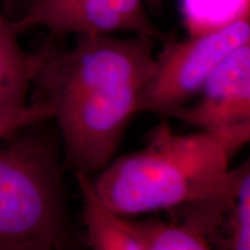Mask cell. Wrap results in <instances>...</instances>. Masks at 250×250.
Listing matches in <instances>:
<instances>
[{
    "mask_svg": "<svg viewBox=\"0 0 250 250\" xmlns=\"http://www.w3.org/2000/svg\"><path fill=\"white\" fill-rule=\"evenodd\" d=\"M165 0H145V5H147L151 9H159L164 4Z\"/></svg>",
    "mask_w": 250,
    "mask_h": 250,
    "instance_id": "7c38bea8",
    "label": "cell"
},
{
    "mask_svg": "<svg viewBox=\"0 0 250 250\" xmlns=\"http://www.w3.org/2000/svg\"><path fill=\"white\" fill-rule=\"evenodd\" d=\"M205 236L212 250H250V170Z\"/></svg>",
    "mask_w": 250,
    "mask_h": 250,
    "instance_id": "9c48e42d",
    "label": "cell"
},
{
    "mask_svg": "<svg viewBox=\"0 0 250 250\" xmlns=\"http://www.w3.org/2000/svg\"><path fill=\"white\" fill-rule=\"evenodd\" d=\"M37 125L0 145V250L62 249L65 242L58 149Z\"/></svg>",
    "mask_w": 250,
    "mask_h": 250,
    "instance_id": "3957f363",
    "label": "cell"
},
{
    "mask_svg": "<svg viewBox=\"0 0 250 250\" xmlns=\"http://www.w3.org/2000/svg\"><path fill=\"white\" fill-rule=\"evenodd\" d=\"M124 219L146 250H212L201 228L186 221Z\"/></svg>",
    "mask_w": 250,
    "mask_h": 250,
    "instance_id": "30bf717a",
    "label": "cell"
},
{
    "mask_svg": "<svg viewBox=\"0 0 250 250\" xmlns=\"http://www.w3.org/2000/svg\"><path fill=\"white\" fill-rule=\"evenodd\" d=\"M52 118L51 109L42 101L30 102L17 111L0 112V140H4L24 127L43 123Z\"/></svg>",
    "mask_w": 250,
    "mask_h": 250,
    "instance_id": "8fae6325",
    "label": "cell"
},
{
    "mask_svg": "<svg viewBox=\"0 0 250 250\" xmlns=\"http://www.w3.org/2000/svg\"><path fill=\"white\" fill-rule=\"evenodd\" d=\"M21 31L14 18L0 13V112L17 111L29 104L41 62L39 52H28L20 44Z\"/></svg>",
    "mask_w": 250,
    "mask_h": 250,
    "instance_id": "52a82bcc",
    "label": "cell"
},
{
    "mask_svg": "<svg viewBox=\"0 0 250 250\" xmlns=\"http://www.w3.org/2000/svg\"><path fill=\"white\" fill-rule=\"evenodd\" d=\"M83 202V218L90 250H146L124 218L109 211L96 196L89 175L76 173Z\"/></svg>",
    "mask_w": 250,
    "mask_h": 250,
    "instance_id": "ba28073f",
    "label": "cell"
},
{
    "mask_svg": "<svg viewBox=\"0 0 250 250\" xmlns=\"http://www.w3.org/2000/svg\"><path fill=\"white\" fill-rule=\"evenodd\" d=\"M249 138L250 123L187 134L161 123L145 147L116 159L92 179L94 191L122 218L179 210L236 186L249 161L236 169L229 165Z\"/></svg>",
    "mask_w": 250,
    "mask_h": 250,
    "instance_id": "7a4b0ae2",
    "label": "cell"
},
{
    "mask_svg": "<svg viewBox=\"0 0 250 250\" xmlns=\"http://www.w3.org/2000/svg\"><path fill=\"white\" fill-rule=\"evenodd\" d=\"M22 250H62V249L51 248V247H35V248H27Z\"/></svg>",
    "mask_w": 250,
    "mask_h": 250,
    "instance_id": "4fadbf2b",
    "label": "cell"
},
{
    "mask_svg": "<svg viewBox=\"0 0 250 250\" xmlns=\"http://www.w3.org/2000/svg\"><path fill=\"white\" fill-rule=\"evenodd\" d=\"M15 22L21 33L43 28L52 35L129 33L164 39L149 20L145 0H26Z\"/></svg>",
    "mask_w": 250,
    "mask_h": 250,
    "instance_id": "5b68a950",
    "label": "cell"
},
{
    "mask_svg": "<svg viewBox=\"0 0 250 250\" xmlns=\"http://www.w3.org/2000/svg\"><path fill=\"white\" fill-rule=\"evenodd\" d=\"M250 44L249 6L210 30L182 41L168 40L154 57L139 111L171 116L184 107L230 54Z\"/></svg>",
    "mask_w": 250,
    "mask_h": 250,
    "instance_id": "277c9868",
    "label": "cell"
},
{
    "mask_svg": "<svg viewBox=\"0 0 250 250\" xmlns=\"http://www.w3.org/2000/svg\"><path fill=\"white\" fill-rule=\"evenodd\" d=\"M192 104L171 116L201 130H219L250 123V44L230 54L197 94Z\"/></svg>",
    "mask_w": 250,
    "mask_h": 250,
    "instance_id": "8992f818",
    "label": "cell"
},
{
    "mask_svg": "<svg viewBox=\"0 0 250 250\" xmlns=\"http://www.w3.org/2000/svg\"><path fill=\"white\" fill-rule=\"evenodd\" d=\"M154 39L78 35L70 50L46 45L33 86L51 109L76 173L101 171L139 112L154 64Z\"/></svg>",
    "mask_w": 250,
    "mask_h": 250,
    "instance_id": "6da1fadb",
    "label": "cell"
}]
</instances>
